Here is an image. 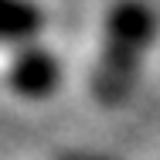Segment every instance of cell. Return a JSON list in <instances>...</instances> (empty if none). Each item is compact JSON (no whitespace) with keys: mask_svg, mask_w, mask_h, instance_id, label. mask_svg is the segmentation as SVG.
<instances>
[{"mask_svg":"<svg viewBox=\"0 0 160 160\" xmlns=\"http://www.w3.org/2000/svg\"><path fill=\"white\" fill-rule=\"evenodd\" d=\"M160 17L150 0H112L102 31H99V51L89 75L92 99L106 109H116L133 99L147 55L157 41Z\"/></svg>","mask_w":160,"mask_h":160,"instance_id":"cell-1","label":"cell"},{"mask_svg":"<svg viewBox=\"0 0 160 160\" xmlns=\"http://www.w3.org/2000/svg\"><path fill=\"white\" fill-rule=\"evenodd\" d=\"M65 78V68H62V58L34 41V44H24V48H14L10 62H7V85L10 92L24 102H44L58 92Z\"/></svg>","mask_w":160,"mask_h":160,"instance_id":"cell-2","label":"cell"},{"mask_svg":"<svg viewBox=\"0 0 160 160\" xmlns=\"http://www.w3.org/2000/svg\"><path fill=\"white\" fill-rule=\"evenodd\" d=\"M48 28V10L38 0H0V44L24 48L34 44Z\"/></svg>","mask_w":160,"mask_h":160,"instance_id":"cell-3","label":"cell"}]
</instances>
